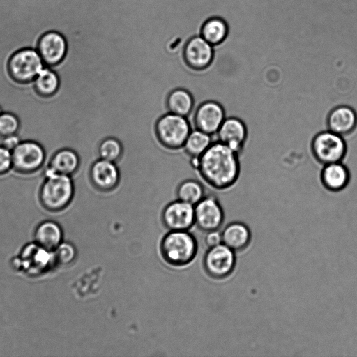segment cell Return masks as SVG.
<instances>
[{
  "label": "cell",
  "mask_w": 357,
  "mask_h": 357,
  "mask_svg": "<svg viewBox=\"0 0 357 357\" xmlns=\"http://www.w3.org/2000/svg\"><path fill=\"white\" fill-rule=\"evenodd\" d=\"M1 111H2V110H1V107H0V112H1Z\"/></svg>",
  "instance_id": "32"
},
{
  "label": "cell",
  "mask_w": 357,
  "mask_h": 357,
  "mask_svg": "<svg viewBox=\"0 0 357 357\" xmlns=\"http://www.w3.org/2000/svg\"><path fill=\"white\" fill-rule=\"evenodd\" d=\"M61 84L60 75L54 68L45 66L33 81L36 93L41 98H49L59 91Z\"/></svg>",
  "instance_id": "21"
},
{
  "label": "cell",
  "mask_w": 357,
  "mask_h": 357,
  "mask_svg": "<svg viewBox=\"0 0 357 357\" xmlns=\"http://www.w3.org/2000/svg\"><path fill=\"white\" fill-rule=\"evenodd\" d=\"M100 159L116 162L121 155L122 146L114 137H107L102 141L98 148Z\"/></svg>",
  "instance_id": "26"
},
{
  "label": "cell",
  "mask_w": 357,
  "mask_h": 357,
  "mask_svg": "<svg viewBox=\"0 0 357 357\" xmlns=\"http://www.w3.org/2000/svg\"><path fill=\"white\" fill-rule=\"evenodd\" d=\"M167 106L169 112L188 117L193 110L194 99L187 90L175 89L168 95Z\"/></svg>",
  "instance_id": "22"
},
{
  "label": "cell",
  "mask_w": 357,
  "mask_h": 357,
  "mask_svg": "<svg viewBox=\"0 0 357 357\" xmlns=\"http://www.w3.org/2000/svg\"><path fill=\"white\" fill-rule=\"evenodd\" d=\"M320 179L326 190L340 192L350 183V170L342 161L326 164L321 169Z\"/></svg>",
  "instance_id": "17"
},
{
  "label": "cell",
  "mask_w": 357,
  "mask_h": 357,
  "mask_svg": "<svg viewBox=\"0 0 357 357\" xmlns=\"http://www.w3.org/2000/svg\"><path fill=\"white\" fill-rule=\"evenodd\" d=\"M214 138L240 155L248 138V128L241 119L227 116Z\"/></svg>",
  "instance_id": "12"
},
{
  "label": "cell",
  "mask_w": 357,
  "mask_h": 357,
  "mask_svg": "<svg viewBox=\"0 0 357 357\" xmlns=\"http://www.w3.org/2000/svg\"><path fill=\"white\" fill-rule=\"evenodd\" d=\"M208 185L206 186L197 180H185L178 187L176 192L177 199L195 206L204 197L206 189L208 188Z\"/></svg>",
  "instance_id": "25"
},
{
  "label": "cell",
  "mask_w": 357,
  "mask_h": 357,
  "mask_svg": "<svg viewBox=\"0 0 357 357\" xmlns=\"http://www.w3.org/2000/svg\"><path fill=\"white\" fill-rule=\"evenodd\" d=\"M214 140V136L195 128L188 136L183 148L192 158H199Z\"/></svg>",
  "instance_id": "24"
},
{
  "label": "cell",
  "mask_w": 357,
  "mask_h": 357,
  "mask_svg": "<svg viewBox=\"0 0 357 357\" xmlns=\"http://www.w3.org/2000/svg\"><path fill=\"white\" fill-rule=\"evenodd\" d=\"M20 129V121L13 112L1 111L0 112V138L18 134Z\"/></svg>",
  "instance_id": "28"
},
{
  "label": "cell",
  "mask_w": 357,
  "mask_h": 357,
  "mask_svg": "<svg viewBox=\"0 0 357 357\" xmlns=\"http://www.w3.org/2000/svg\"><path fill=\"white\" fill-rule=\"evenodd\" d=\"M45 66L36 49L24 48L15 52L8 59L7 75L20 84L33 82Z\"/></svg>",
  "instance_id": "4"
},
{
  "label": "cell",
  "mask_w": 357,
  "mask_h": 357,
  "mask_svg": "<svg viewBox=\"0 0 357 357\" xmlns=\"http://www.w3.org/2000/svg\"><path fill=\"white\" fill-rule=\"evenodd\" d=\"M162 259L175 267L190 264L197 252L196 239L187 231H170L165 234L160 245Z\"/></svg>",
  "instance_id": "3"
},
{
  "label": "cell",
  "mask_w": 357,
  "mask_h": 357,
  "mask_svg": "<svg viewBox=\"0 0 357 357\" xmlns=\"http://www.w3.org/2000/svg\"><path fill=\"white\" fill-rule=\"evenodd\" d=\"M52 254L54 264L60 266L71 265L77 257L75 247L68 242H62Z\"/></svg>",
  "instance_id": "27"
},
{
  "label": "cell",
  "mask_w": 357,
  "mask_h": 357,
  "mask_svg": "<svg viewBox=\"0 0 357 357\" xmlns=\"http://www.w3.org/2000/svg\"><path fill=\"white\" fill-rule=\"evenodd\" d=\"M228 33V23L225 19L220 17H213L207 20L201 31V36L213 46L225 41Z\"/></svg>",
  "instance_id": "23"
},
{
  "label": "cell",
  "mask_w": 357,
  "mask_h": 357,
  "mask_svg": "<svg viewBox=\"0 0 357 357\" xmlns=\"http://www.w3.org/2000/svg\"><path fill=\"white\" fill-rule=\"evenodd\" d=\"M155 130L160 142L166 147H183L192 130L186 116L168 112L162 116L156 123Z\"/></svg>",
  "instance_id": "6"
},
{
  "label": "cell",
  "mask_w": 357,
  "mask_h": 357,
  "mask_svg": "<svg viewBox=\"0 0 357 357\" xmlns=\"http://www.w3.org/2000/svg\"><path fill=\"white\" fill-rule=\"evenodd\" d=\"M13 169L12 151L0 144V176Z\"/></svg>",
  "instance_id": "29"
},
{
  "label": "cell",
  "mask_w": 357,
  "mask_h": 357,
  "mask_svg": "<svg viewBox=\"0 0 357 357\" xmlns=\"http://www.w3.org/2000/svg\"><path fill=\"white\" fill-rule=\"evenodd\" d=\"M80 159L77 153L69 147L58 149L52 155L44 173L73 176L77 171Z\"/></svg>",
  "instance_id": "18"
},
{
  "label": "cell",
  "mask_w": 357,
  "mask_h": 357,
  "mask_svg": "<svg viewBox=\"0 0 357 357\" xmlns=\"http://www.w3.org/2000/svg\"><path fill=\"white\" fill-rule=\"evenodd\" d=\"M33 236L36 244L49 252H53L62 243L63 231L56 222L45 220L36 227Z\"/></svg>",
  "instance_id": "19"
},
{
  "label": "cell",
  "mask_w": 357,
  "mask_h": 357,
  "mask_svg": "<svg viewBox=\"0 0 357 357\" xmlns=\"http://www.w3.org/2000/svg\"><path fill=\"white\" fill-rule=\"evenodd\" d=\"M327 129L343 136H350L357 126V114L348 105H340L333 108L326 118Z\"/></svg>",
  "instance_id": "14"
},
{
  "label": "cell",
  "mask_w": 357,
  "mask_h": 357,
  "mask_svg": "<svg viewBox=\"0 0 357 357\" xmlns=\"http://www.w3.org/2000/svg\"><path fill=\"white\" fill-rule=\"evenodd\" d=\"M195 205V223L204 231L218 230L223 223L224 212L218 196L213 192Z\"/></svg>",
  "instance_id": "9"
},
{
  "label": "cell",
  "mask_w": 357,
  "mask_h": 357,
  "mask_svg": "<svg viewBox=\"0 0 357 357\" xmlns=\"http://www.w3.org/2000/svg\"><path fill=\"white\" fill-rule=\"evenodd\" d=\"M198 169L211 188L216 191L226 190L238 179L239 154L223 143L214 140L199 158Z\"/></svg>",
  "instance_id": "1"
},
{
  "label": "cell",
  "mask_w": 357,
  "mask_h": 357,
  "mask_svg": "<svg viewBox=\"0 0 357 357\" xmlns=\"http://www.w3.org/2000/svg\"><path fill=\"white\" fill-rule=\"evenodd\" d=\"M1 139V144L11 151L22 141L18 134L9 135Z\"/></svg>",
  "instance_id": "31"
},
{
  "label": "cell",
  "mask_w": 357,
  "mask_h": 357,
  "mask_svg": "<svg viewBox=\"0 0 357 357\" xmlns=\"http://www.w3.org/2000/svg\"><path fill=\"white\" fill-rule=\"evenodd\" d=\"M183 54L186 63L191 68L197 70L204 69L213 59V46L201 36H197L188 41Z\"/></svg>",
  "instance_id": "15"
},
{
  "label": "cell",
  "mask_w": 357,
  "mask_h": 357,
  "mask_svg": "<svg viewBox=\"0 0 357 357\" xmlns=\"http://www.w3.org/2000/svg\"><path fill=\"white\" fill-rule=\"evenodd\" d=\"M204 241L208 248L215 246L222 243L221 233L218 232V230L208 231Z\"/></svg>",
  "instance_id": "30"
},
{
  "label": "cell",
  "mask_w": 357,
  "mask_h": 357,
  "mask_svg": "<svg viewBox=\"0 0 357 357\" xmlns=\"http://www.w3.org/2000/svg\"><path fill=\"white\" fill-rule=\"evenodd\" d=\"M235 252L221 243L209 248L204 255L203 265L212 278L221 280L229 276L236 266Z\"/></svg>",
  "instance_id": "8"
},
{
  "label": "cell",
  "mask_w": 357,
  "mask_h": 357,
  "mask_svg": "<svg viewBox=\"0 0 357 357\" xmlns=\"http://www.w3.org/2000/svg\"><path fill=\"white\" fill-rule=\"evenodd\" d=\"M90 176L93 185L102 191L112 190L119 181V172L116 163L100 158L92 165Z\"/></svg>",
  "instance_id": "16"
},
{
  "label": "cell",
  "mask_w": 357,
  "mask_h": 357,
  "mask_svg": "<svg viewBox=\"0 0 357 357\" xmlns=\"http://www.w3.org/2000/svg\"><path fill=\"white\" fill-rule=\"evenodd\" d=\"M311 151L316 160L324 165L343 161L348 153V146L343 136L327 129L314 135Z\"/></svg>",
  "instance_id": "5"
},
{
  "label": "cell",
  "mask_w": 357,
  "mask_h": 357,
  "mask_svg": "<svg viewBox=\"0 0 357 357\" xmlns=\"http://www.w3.org/2000/svg\"><path fill=\"white\" fill-rule=\"evenodd\" d=\"M161 218L169 231H187L195 223V206L179 199L174 200L164 207Z\"/></svg>",
  "instance_id": "11"
},
{
  "label": "cell",
  "mask_w": 357,
  "mask_h": 357,
  "mask_svg": "<svg viewBox=\"0 0 357 357\" xmlns=\"http://www.w3.org/2000/svg\"><path fill=\"white\" fill-rule=\"evenodd\" d=\"M226 117L222 104L215 100H207L197 108L191 128H197L214 136Z\"/></svg>",
  "instance_id": "10"
},
{
  "label": "cell",
  "mask_w": 357,
  "mask_h": 357,
  "mask_svg": "<svg viewBox=\"0 0 357 357\" xmlns=\"http://www.w3.org/2000/svg\"><path fill=\"white\" fill-rule=\"evenodd\" d=\"M75 184L71 176L44 173L39 193L42 207L50 212H59L66 209L73 201Z\"/></svg>",
  "instance_id": "2"
},
{
  "label": "cell",
  "mask_w": 357,
  "mask_h": 357,
  "mask_svg": "<svg viewBox=\"0 0 357 357\" xmlns=\"http://www.w3.org/2000/svg\"><path fill=\"white\" fill-rule=\"evenodd\" d=\"M13 169L21 174H31L44 165L46 154L43 146L34 140L21 141L12 150Z\"/></svg>",
  "instance_id": "7"
},
{
  "label": "cell",
  "mask_w": 357,
  "mask_h": 357,
  "mask_svg": "<svg viewBox=\"0 0 357 357\" xmlns=\"http://www.w3.org/2000/svg\"><path fill=\"white\" fill-rule=\"evenodd\" d=\"M221 235L222 243L234 252L245 250L251 240L250 229L241 222H234L227 225Z\"/></svg>",
  "instance_id": "20"
},
{
  "label": "cell",
  "mask_w": 357,
  "mask_h": 357,
  "mask_svg": "<svg viewBox=\"0 0 357 357\" xmlns=\"http://www.w3.org/2000/svg\"><path fill=\"white\" fill-rule=\"evenodd\" d=\"M37 50L45 66L54 67L65 57L67 50L66 40L60 33L48 31L40 37Z\"/></svg>",
  "instance_id": "13"
}]
</instances>
